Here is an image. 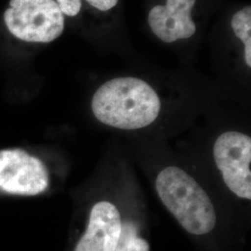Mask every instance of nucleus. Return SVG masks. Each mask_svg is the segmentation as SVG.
Here are the masks:
<instances>
[{
    "label": "nucleus",
    "instance_id": "1",
    "mask_svg": "<svg viewBox=\"0 0 251 251\" xmlns=\"http://www.w3.org/2000/svg\"><path fill=\"white\" fill-rule=\"evenodd\" d=\"M100 122L120 129H138L157 118L161 103L158 95L145 81L119 77L102 84L91 101Z\"/></svg>",
    "mask_w": 251,
    "mask_h": 251
},
{
    "label": "nucleus",
    "instance_id": "2",
    "mask_svg": "<svg viewBox=\"0 0 251 251\" xmlns=\"http://www.w3.org/2000/svg\"><path fill=\"white\" fill-rule=\"evenodd\" d=\"M155 187L163 204L185 231L201 235L214 229V206L206 191L187 172L168 167L158 174Z\"/></svg>",
    "mask_w": 251,
    "mask_h": 251
},
{
    "label": "nucleus",
    "instance_id": "3",
    "mask_svg": "<svg viewBox=\"0 0 251 251\" xmlns=\"http://www.w3.org/2000/svg\"><path fill=\"white\" fill-rule=\"evenodd\" d=\"M4 22L12 36L33 43L52 42L64 28L63 13L54 0H10Z\"/></svg>",
    "mask_w": 251,
    "mask_h": 251
},
{
    "label": "nucleus",
    "instance_id": "4",
    "mask_svg": "<svg viewBox=\"0 0 251 251\" xmlns=\"http://www.w3.org/2000/svg\"><path fill=\"white\" fill-rule=\"evenodd\" d=\"M213 156L227 187L239 198L251 199V138L237 131L218 137Z\"/></svg>",
    "mask_w": 251,
    "mask_h": 251
},
{
    "label": "nucleus",
    "instance_id": "5",
    "mask_svg": "<svg viewBox=\"0 0 251 251\" xmlns=\"http://www.w3.org/2000/svg\"><path fill=\"white\" fill-rule=\"evenodd\" d=\"M49 186L45 165L21 149L0 150V190L20 196H36Z\"/></svg>",
    "mask_w": 251,
    "mask_h": 251
},
{
    "label": "nucleus",
    "instance_id": "6",
    "mask_svg": "<svg viewBox=\"0 0 251 251\" xmlns=\"http://www.w3.org/2000/svg\"><path fill=\"white\" fill-rule=\"evenodd\" d=\"M121 217L114 204L101 201L90 212L86 233L75 251H115L121 232Z\"/></svg>",
    "mask_w": 251,
    "mask_h": 251
},
{
    "label": "nucleus",
    "instance_id": "7",
    "mask_svg": "<svg viewBox=\"0 0 251 251\" xmlns=\"http://www.w3.org/2000/svg\"><path fill=\"white\" fill-rule=\"evenodd\" d=\"M196 1L167 0L166 6L153 7L148 16L152 33L166 43L191 37L197 30L191 17Z\"/></svg>",
    "mask_w": 251,
    "mask_h": 251
},
{
    "label": "nucleus",
    "instance_id": "8",
    "mask_svg": "<svg viewBox=\"0 0 251 251\" xmlns=\"http://www.w3.org/2000/svg\"><path fill=\"white\" fill-rule=\"evenodd\" d=\"M235 36L245 44V61L249 67L251 66V8L245 7L237 11L231 22Z\"/></svg>",
    "mask_w": 251,
    "mask_h": 251
},
{
    "label": "nucleus",
    "instance_id": "9",
    "mask_svg": "<svg viewBox=\"0 0 251 251\" xmlns=\"http://www.w3.org/2000/svg\"><path fill=\"white\" fill-rule=\"evenodd\" d=\"M115 251H150L149 244L140 237L136 225L126 222L121 225V232Z\"/></svg>",
    "mask_w": 251,
    "mask_h": 251
},
{
    "label": "nucleus",
    "instance_id": "10",
    "mask_svg": "<svg viewBox=\"0 0 251 251\" xmlns=\"http://www.w3.org/2000/svg\"><path fill=\"white\" fill-rule=\"evenodd\" d=\"M90 5L101 11H107L113 9L118 0H87ZM57 3L63 14L67 16H76L80 11L81 0H57Z\"/></svg>",
    "mask_w": 251,
    "mask_h": 251
}]
</instances>
